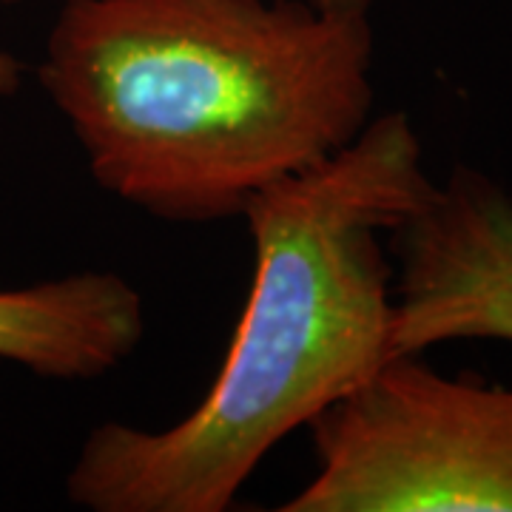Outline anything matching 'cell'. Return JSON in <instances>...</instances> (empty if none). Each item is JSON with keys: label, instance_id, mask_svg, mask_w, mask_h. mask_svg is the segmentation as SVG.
Returning a JSON list of instances; mask_svg holds the SVG:
<instances>
[{"label": "cell", "instance_id": "cell-1", "mask_svg": "<svg viewBox=\"0 0 512 512\" xmlns=\"http://www.w3.org/2000/svg\"><path fill=\"white\" fill-rule=\"evenodd\" d=\"M370 69V6L66 0L37 80L100 188L211 222L350 146L370 123Z\"/></svg>", "mask_w": 512, "mask_h": 512}, {"label": "cell", "instance_id": "cell-2", "mask_svg": "<svg viewBox=\"0 0 512 512\" xmlns=\"http://www.w3.org/2000/svg\"><path fill=\"white\" fill-rule=\"evenodd\" d=\"M404 111L370 120L333 157L256 191L242 217L254 276L220 373L165 430L103 424L66 490L94 512H222L296 427L390 359L393 271L379 234L430 194Z\"/></svg>", "mask_w": 512, "mask_h": 512}, {"label": "cell", "instance_id": "cell-3", "mask_svg": "<svg viewBox=\"0 0 512 512\" xmlns=\"http://www.w3.org/2000/svg\"><path fill=\"white\" fill-rule=\"evenodd\" d=\"M308 427L319 470L282 512H512V387L390 356Z\"/></svg>", "mask_w": 512, "mask_h": 512}, {"label": "cell", "instance_id": "cell-4", "mask_svg": "<svg viewBox=\"0 0 512 512\" xmlns=\"http://www.w3.org/2000/svg\"><path fill=\"white\" fill-rule=\"evenodd\" d=\"M390 356L444 342H512V194L470 165L433 183L390 231Z\"/></svg>", "mask_w": 512, "mask_h": 512}, {"label": "cell", "instance_id": "cell-5", "mask_svg": "<svg viewBox=\"0 0 512 512\" xmlns=\"http://www.w3.org/2000/svg\"><path fill=\"white\" fill-rule=\"evenodd\" d=\"M146 333L143 296L123 276L86 271L0 291V359L46 379H94Z\"/></svg>", "mask_w": 512, "mask_h": 512}, {"label": "cell", "instance_id": "cell-6", "mask_svg": "<svg viewBox=\"0 0 512 512\" xmlns=\"http://www.w3.org/2000/svg\"><path fill=\"white\" fill-rule=\"evenodd\" d=\"M0 3H18V0H0ZM23 63L9 52H0V97H12L20 89L23 80Z\"/></svg>", "mask_w": 512, "mask_h": 512}, {"label": "cell", "instance_id": "cell-7", "mask_svg": "<svg viewBox=\"0 0 512 512\" xmlns=\"http://www.w3.org/2000/svg\"><path fill=\"white\" fill-rule=\"evenodd\" d=\"M316 6H370V0H311Z\"/></svg>", "mask_w": 512, "mask_h": 512}]
</instances>
